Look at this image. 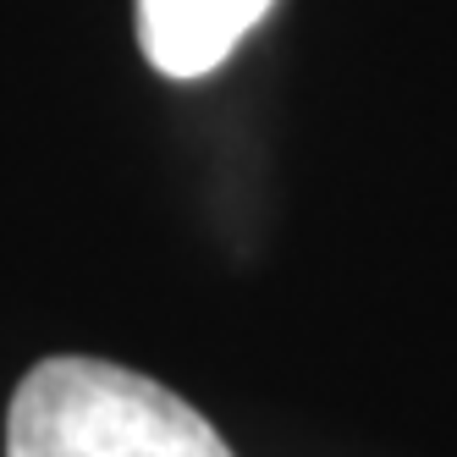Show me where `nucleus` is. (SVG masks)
<instances>
[{
  "label": "nucleus",
  "instance_id": "obj_1",
  "mask_svg": "<svg viewBox=\"0 0 457 457\" xmlns=\"http://www.w3.org/2000/svg\"><path fill=\"white\" fill-rule=\"evenodd\" d=\"M6 457H232V446L193 403L138 370L45 358L12 391Z\"/></svg>",
  "mask_w": 457,
  "mask_h": 457
},
{
  "label": "nucleus",
  "instance_id": "obj_2",
  "mask_svg": "<svg viewBox=\"0 0 457 457\" xmlns=\"http://www.w3.org/2000/svg\"><path fill=\"white\" fill-rule=\"evenodd\" d=\"M270 12V0H138V45L154 72L204 78Z\"/></svg>",
  "mask_w": 457,
  "mask_h": 457
}]
</instances>
